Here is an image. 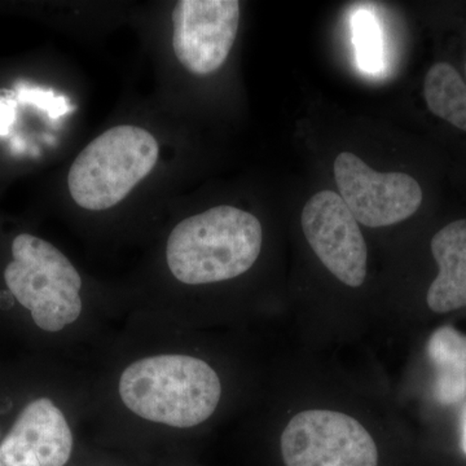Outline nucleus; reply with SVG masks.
<instances>
[{
  "instance_id": "obj_2",
  "label": "nucleus",
  "mask_w": 466,
  "mask_h": 466,
  "mask_svg": "<svg viewBox=\"0 0 466 466\" xmlns=\"http://www.w3.org/2000/svg\"><path fill=\"white\" fill-rule=\"evenodd\" d=\"M262 240V226L253 214L222 205L175 227L167 240V266L187 285L231 280L257 262Z\"/></svg>"
},
{
  "instance_id": "obj_10",
  "label": "nucleus",
  "mask_w": 466,
  "mask_h": 466,
  "mask_svg": "<svg viewBox=\"0 0 466 466\" xmlns=\"http://www.w3.org/2000/svg\"><path fill=\"white\" fill-rule=\"evenodd\" d=\"M431 253L440 272L426 296L437 314L466 308V219L455 220L435 233Z\"/></svg>"
},
{
  "instance_id": "obj_6",
  "label": "nucleus",
  "mask_w": 466,
  "mask_h": 466,
  "mask_svg": "<svg viewBox=\"0 0 466 466\" xmlns=\"http://www.w3.org/2000/svg\"><path fill=\"white\" fill-rule=\"evenodd\" d=\"M333 170L339 196L360 225H397L421 207V187L408 174L379 173L350 152L337 156Z\"/></svg>"
},
{
  "instance_id": "obj_12",
  "label": "nucleus",
  "mask_w": 466,
  "mask_h": 466,
  "mask_svg": "<svg viewBox=\"0 0 466 466\" xmlns=\"http://www.w3.org/2000/svg\"><path fill=\"white\" fill-rule=\"evenodd\" d=\"M424 96L433 115L466 133V84L455 67L447 63L431 66L425 76Z\"/></svg>"
},
{
  "instance_id": "obj_4",
  "label": "nucleus",
  "mask_w": 466,
  "mask_h": 466,
  "mask_svg": "<svg viewBox=\"0 0 466 466\" xmlns=\"http://www.w3.org/2000/svg\"><path fill=\"white\" fill-rule=\"evenodd\" d=\"M5 280L12 296L29 309L45 332H60L82 314L81 275L51 242L21 233L12 242Z\"/></svg>"
},
{
  "instance_id": "obj_9",
  "label": "nucleus",
  "mask_w": 466,
  "mask_h": 466,
  "mask_svg": "<svg viewBox=\"0 0 466 466\" xmlns=\"http://www.w3.org/2000/svg\"><path fill=\"white\" fill-rule=\"evenodd\" d=\"M73 434L63 410L48 398L30 401L0 443V466H66Z\"/></svg>"
},
{
  "instance_id": "obj_14",
  "label": "nucleus",
  "mask_w": 466,
  "mask_h": 466,
  "mask_svg": "<svg viewBox=\"0 0 466 466\" xmlns=\"http://www.w3.org/2000/svg\"><path fill=\"white\" fill-rule=\"evenodd\" d=\"M21 100L27 103L35 104L41 108L48 110L50 116H60L69 110V104L63 97H55L52 92L42 90H23L21 91Z\"/></svg>"
},
{
  "instance_id": "obj_15",
  "label": "nucleus",
  "mask_w": 466,
  "mask_h": 466,
  "mask_svg": "<svg viewBox=\"0 0 466 466\" xmlns=\"http://www.w3.org/2000/svg\"><path fill=\"white\" fill-rule=\"evenodd\" d=\"M461 449L466 455V407L464 416H462Z\"/></svg>"
},
{
  "instance_id": "obj_3",
  "label": "nucleus",
  "mask_w": 466,
  "mask_h": 466,
  "mask_svg": "<svg viewBox=\"0 0 466 466\" xmlns=\"http://www.w3.org/2000/svg\"><path fill=\"white\" fill-rule=\"evenodd\" d=\"M157 140L137 126H116L90 144L73 162L70 195L86 210L101 211L127 198L157 164Z\"/></svg>"
},
{
  "instance_id": "obj_11",
  "label": "nucleus",
  "mask_w": 466,
  "mask_h": 466,
  "mask_svg": "<svg viewBox=\"0 0 466 466\" xmlns=\"http://www.w3.org/2000/svg\"><path fill=\"white\" fill-rule=\"evenodd\" d=\"M428 355L435 368L434 394L443 406L466 398V336L452 327L431 334Z\"/></svg>"
},
{
  "instance_id": "obj_5",
  "label": "nucleus",
  "mask_w": 466,
  "mask_h": 466,
  "mask_svg": "<svg viewBox=\"0 0 466 466\" xmlns=\"http://www.w3.org/2000/svg\"><path fill=\"white\" fill-rule=\"evenodd\" d=\"M280 444L287 466H379V451L367 429L336 410L294 416Z\"/></svg>"
},
{
  "instance_id": "obj_1",
  "label": "nucleus",
  "mask_w": 466,
  "mask_h": 466,
  "mask_svg": "<svg viewBox=\"0 0 466 466\" xmlns=\"http://www.w3.org/2000/svg\"><path fill=\"white\" fill-rule=\"evenodd\" d=\"M118 391L135 415L156 424L188 429L216 412L222 385L207 361L164 354L139 359L126 368Z\"/></svg>"
},
{
  "instance_id": "obj_7",
  "label": "nucleus",
  "mask_w": 466,
  "mask_h": 466,
  "mask_svg": "<svg viewBox=\"0 0 466 466\" xmlns=\"http://www.w3.org/2000/svg\"><path fill=\"white\" fill-rule=\"evenodd\" d=\"M300 225L311 249L339 281L352 288L363 285L366 241L339 193L321 191L312 196L303 208Z\"/></svg>"
},
{
  "instance_id": "obj_8",
  "label": "nucleus",
  "mask_w": 466,
  "mask_h": 466,
  "mask_svg": "<svg viewBox=\"0 0 466 466\" xmlns=\"http://www.w3.org/2000/svg\"><path fill=\"white\" fill-rule=\"evenodd\" d=\"M238 23L236 0H180L173 14L175 56L193 75L216 72L232 50Z\"/></svg>"
},
{
  "instance_id": "obj_13",
  "label": "nucleus",
  "mask_w": 466,
  "mask_h": 466,
  "mask_svg": "<svg viewBox=\"0 0 466 466\" xmlns=\"http://www.w3.org/2000/svg\"><path fill=\"white\" fill-rule=\"evenodd\" d=\"M352 42L359 66L368 75H376L382 70L383 66V42L379 21L372 12L367 9H359L352 16Z\"/></svg>"
}]
</instances>
